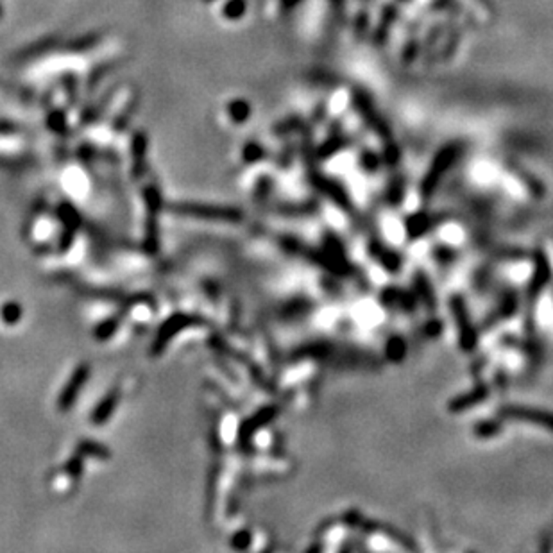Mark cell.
Listing matches in <instances>:
<instances>
[{
	"label": "cell",
	"mask_w": 553,
	"mask_h": 553,
	"mask_svg": "<svg viewBox=\"0 0 553 553\" xmlns=\"http://www.w3.org/2000/svg\"><path fill=\"white\" fill-rule=\"evenodd\" d=\"M500 415L507 421H518V423L530 424V426L553 433V412L523 405H507L501 408Z\"/></svg>",
	"instance_id": "obj_1"
},
{
	"label": "cell",
	"mask_w": 553,
	"mask_h": 553,
	"mask_svg": "<svg viewBox=\"0 0 553 553\" xmlns=\"http://www.w3.org/2000/svg\"><path fill=\"white\" fill-rule=\"evenodd\" d=\"M174 211L192 217H201V219H219V220H240L242 213L235 208H220V206L210 205H192V202H183L176 205Z\"/></svg>",
	"instance_id": "obj_2"
},
{
	"label": "cell",
	"mask_w": 553,
	"mask_h": 553,
	"mask_svg": "<svg viewBox=\"0 0 553 553\" xmlns=\"http://www.w3.org/2000/svg\"><path fill=\"white\" fill-rule=\"evenodd\" d=\"M450 308L451 313H453V319H455L457 331H459L460 346L464 349L473 348L474 342H477V337H474L473 326H471V319H469V313L468 310H466L464 301L460 298H455L451 301Z\"/></svg>",
	"instance_id": "obj_3"
},
{
	"label": "cell",
	"mask_w": 553,
	"mask_h": 553,
	"mask_svg": "<svg viewBox=\"0 0 553 553\" xmlns=\"http://www.w3.org/2000/svg\"><path fill=\"white\" fill-rule=\"evenodd\" d=\"M435 233H437L439 246L444 247V249L457 251L460 246H464L466 228L462 224H455V222L439 224Z\"/></svg>",
	"instance_id": "obj_4"
},
{
	"label": "cell",
	"mask_w": 553,
	"mask_h": 553,
	"mask_svg": "<svg viewBox=\"0 0 553 553\" xmlns=\"http://www.w3.org/2000/svg\"><path fill=\"white\" fill-rule=\"evenodd\" d=\"M88 366L86 364H83V366H79L76 369V373L72 375L70 382L67 384V387L63 388L61 393V397H59V408L61 410H67V408H70L72 405H74V401L77 399V394H79V390L83 388V385L86 384V379H88Z\"/></svg>",
	"instance_id": "obj_5"
},
{
	"label": "cell",
	"mask_w": 553,
	"mask_h": 553,
	"mask_svg": "<svg viewBox=\"0 0 553 553\" xmlns=\"http://www.w3.org/2000/svg\"><path fill=\"white\" fill-rule=\"evenodd\" d=\"M192 322H196V319H194V317L181 315V313H178V315H174L172 319H169V321H167L165 324L161 326L160 333H158L156 344H154V349L163 348V346H165V344L170 340V337H174V335L178 333V331H181L183 328L190 326Z\"/></svg>",
	"instance_id": "obj_6"
},
{
	"label": "cell",
	"mask_w": 553,
	"mask_h": 553,
	"mask_svg": "<svg viewBox=\"0 0 553 553\" xmlns=\"http://www.w3.org/2000/svg\"><path fill=\"white\" fill-rule=\"evenodd\" d=\"M487 394H489V387H486V385H478L474 390H469V393L462 394V396H457L455 399L450 403V412H453V414L466 412L469 406H474L480 401H483V399H487Z\"/></svg>",
	"instance_id": "obj_7"
},
{
	"label": "cell",
	"mask_w": 553,
	"mask_h": 553,
	"mask_svg": "<svg viewBox=\"0 0 553 553\" xmlns=\"http://www.w3.org/2000/svg\"><path fill=\"white\" fill-rule=\"evenodd\" d=\"M59 45L58 38H43V40L36 41V43L29 45L27 49L22 50V54L18 56V61H29V59H36L40 58V56H45L47 52H50V50H54L56 47Z\"/></svg>",
	"instance_id": "obj_8"
},
{
	"label": "cell",
	"mask_w": 553,
	"mask_h": 553,
	"mask_svg": "<svg viewBox=\"0 0 553 553\" xmlns=\"http://www.w3.org/2000/svg\"><path fill=\"white\" fill-rule=\"evenodd\" d=\"M371 537V548L373 550H399V543H397V537L394 534H390L388 530H373L369 532Z\"/></svg>",
	"instance_id": "obj_9"
},
{
	"label": "cell",
	"mask_w": 553,
	"mask_h": 553,
	"mask_svg": "<svg viewBox=\"0 0 553 553\" xmlns=\"http://www.w3.org/2000/svg\"><path fill=\"white\" fill-rule=\"evenodd\" d=\"M98 41H101V36L95 34V32H92V34H85V36H79V38H74V40H70L68 43L63 45L61 49L67 50L68 54H83V52H86V50L94 49Z\"/></svg>",
	"instance_id": "obj_10"
},
{
	"label": "cell",
	"mask_w": 553,
	"mask_h": 553,
	"mask_svg": "<svg viewBox=\"0 0 553 553\" xmlns=\"http://www.w3.org/2000/svg\"><path fill=\"white\" fill-rule=\"evenodd\" d=\"M228 115L235 124H244L251 116V104L246 98H235L228 104Z\"/></svg>",
	"instance_id": "obj_11"
},
{
	"label": "cell",
	"mask_w": 553,
	"mask_h": 553,
	"mask_svg": "<svg viewBox=\"0 0 553 553\" xmlns=\"http://www.w3.org/2000/svg\"><path fill=\"white\" fill-rule=\"evenodd\" d=\"M116 399H118V396H116V393H109L106 397H104L103 401L98 403L97 408H95L94 415H92V421H94V424H103L104 421L112 415V412L115 410L116 406Z\"/></svg>",
	"instance_id": "obj_12"
},
{
	"label": "cell",
	"mask_w": 553,
	"mask_h": 553,
	"mask_svg": "<svg viewBox=\"0 0 553 553\" xmlns=\"http://www.w3.org/2000/svg\"><path fill=\"white\" fill-rule=\"evenodd\" d=\"M116 90H118V86H115V88H112V90H107L103 98H98L94 106H90L88 112L83 115V122L90 124V122H95L97 118H101V115H103L104 109H106L107 104H109V101H112V95L116 94Z\"/></svg>",
	"instance_id": "obj_13"
},
{
	"label": "cell",
	"mask_w": 553,
	"mask_h": 553,
	"mask_svg": "<svg viewBox=\"0 0 553 553\" xmlns=\"http://www.w3.org/2000/svg\"><path fill=\"white\" fill-rule=\"evenodd\" d=\"M147 134L143 131H136L133 136V142H131V149H133V158L136 161V169H140V165H143L145 161V152H147Z\"/></svg>",
	"instance_id": "obj_14"
},
{
	"label": "cell",
	"mask_w": 553,
	"mask_h": 553,
	"mask_svg": "<svg viewBox=\"0 0 553 553\" xmlns=\"http://www.w3.org/2000/svg\"><path fill=\"white\" fill-rule=\"evenodd\" d=\"M116 63L115 61H107V63H103V65H97V67L94 68V70L90 72L88 76V85H86V90L88 92H94L95 88H97L98 85H101V81L104 79V77L109 74V72L115 68Z\"/></svg>",
	"instance_id": "obj_15"
},
{
	"label": "cell",
	"mask_w": 553,
	"mask_h": 553,
	"mask_svg": "<svg viewBox=\"0 0 553 553\" xmlns=\"http://www.w3.org/2000/svg\"><path fill=\"white\" fill-rule=\"evenodd\" d=\"M246 11H247V0H228V2L224 4L222 14L224 18H228L231 22H237V20H240V18L246 14Z\"/></svg>",
	"instance_id": "obj_16"
},
{
	"label": "cell",
	"mask_w": 553,
	"mask_h": 553,
	"mask_svg": "<svg viewBox=\"0 0 553 553\" xmlns=\"http://www.w3.org/2000/svg\"><path fill=\"white\" fill-rule=\"evenodd\" d=\"M47 125H49V129L52 131V133L56 134H63L65 131H67V115H65V112H61V109H54V112L49 113V116H47Z\"/></svg>",
	"instance_id": "obj_17"
},
{
	"label": "cell",
	"mask_w": 553,
	"mask_h": 553,
	"mask_svg": "<svg viewBox=\"0 0 553 553\" xmlns=\"http://www.w3.org/2000/svg\"><path fill=\"white\" fill-rule=\"evenodd\" d=\"M138 97H133V101H129V103L125 104L124 106V112L121 113V115L116 116L115 118V124H113V127H115L116 131H122L125 127V125L129 124V121L133 118L134 112H136V107H138Z\"/></svg>",
	"instance_id": "obj_18"
},
{
	"label": "cell",
	"mask_w": 553,
	"mask_h": 553,
	"mask_svg": "<svg viewBox=\"0 0 553 553\" xmlns=\"http://www.w3.org/2000/svg\"><path fill=\"white\" fill-rule=\"evenodd\" d=\"M0 317H2V321L6 324H17L20 321V317H22V306L18 303H13V301H9L0 310Z\"/></svg>",
	"instance_id": "obj_19"
},
{
	"label": "cell",
	"mask_w": 553,
	"mask_h": 553,
	"mask_svg": "<svg viewBox=\"0 0 553 553\" xmlns=\"http://www.w3.org/2000/svg\"><path fill=\"white\" fill-rule=\"evenodd\" d=\"M501 430V423L498 421V423H492V421H482V423H477V426H474V435L480 439H489L492 437V435H496V433L500 432Z\"/></svg>",
	"instance_id": "obj_20"
},
{
	"label": "cell",
	"mask_w": 553,
	"mask_h": 553,
	"mask_svg": "<svg viewBox=\"0 0 553 553\" xmlns=\"http://www.w3.org/2000/svg\"><path fill=\"white\" fill-rule=\"evenodd\" d=\"M264 154H265L264 147L256 142H247L246 147H244V160H246L247 163H255V161L262 160Z\"/></svg>",
	"instance_id": "obj_21"
},
{
	"label": "cell",
	"mask_w": 553,
	"mask_h": 553,
	"mask_svg": "<svg viewBox=\"0 0 553 553\" xmlns=\"http://www.w3.org/2000/svg\"><path fill=\"white\" fill-rule=\"evenodd\" d=\"M79 451L81 453H85V455L101 457V459H106V457H109V451H107L106 448L101 446V444H95V442H88V441L81 444Z\"/></svg>",
	"instance_id": "obj_22"
},
{
	"label": "cell",
	"mask_w": 553,
	"mask_h": 553,
	"mask_svg": "<svg viewBox=\"0 0 553 553\" xmlns=\"http://www.w3.org/2000/svg\"><path fill=\"white\" fill-rule=\"evenodd\" d=\"M63 86L67 90V97L70 103H76L77 98V77L74 74H65L61 79Z\"/></svg>",
	"instance_id": "obj_23"
},
{
	"label": "cell",
	"mask_w": 553,
	"mask_h": 553,
	"mask_svg": "<svg viewBox=\"0 0 553 553\" xmlns=\"http://www.w3.org/2000/svg\"><path fill=\"white\" fill-rule=\"evenodd\" d=\"M116 319H109V321L103 322V324L98 326L97 331H95V335H97V339L101 340H106L107 337H112L113 333H115V330L118 328V324H116Z\"/></svg>",
	"instance_id": "obj_24"
},
{
	"label": "cell",
	"mask_w": 553,
	"mask_h": 553,
	"mask_svg": "<svg viewBox=\"0 0 553 553\" xmlns=\"http://www.w3.org/2000/svg\"><path fill=\"white\" fill-rule=\"evenodd\" d=\"M543 258H545L546 265H548L550 274H553V240H548V244L545 246V253H543Z\"/></svg>",
	"instance_id": "obj_25"
},
{
	"label": "cell",
	"mask_w": 553,
	"mask_h": 553,
	"mask_svg": "<svg viewBox=\"0 0 553 553\" xmlns=\"http://www.w3.org/2000/svg\"><path fill=\"white\" fill-rule=\"evenodd\" d=\"M249 545V534L247 532H240L235 536V541H233V546L235 548H246Z\"/></svg>",
	"instance_id": "obj_26"
},
{
	"label": "cell",
	"mask_w": 553,
	"mask_h": 553,
	"mask_svg": "<svg viewBox=\"0 0 553 553\" xmlns=\"http://www.w3.org/2000/svg\"><path fill=\"white\" fill-rule=\"evenodd\" d=\"M17 129V125L11 124V122H0V133H13Z\"/></svg>",
	"instance_id": "obj_27"
},
{
	"label": "cell",
	"mask_w": 553,
	"mask_h": 553,
	"mask_svg": "<svg viewBox=\"0 0 553 553\" xmlns=\"http://www.w3.org/2000/svg\"><path fill=\"white\" fill-rule=\"evenodd\" d=\"M299 0H281V6H283V8L285 9H290V8H294L295 4H298Z\"/></svg>",
	"instance_id": "obj_28"
},
{
	"label": "cell",
	"mask_w": 553,
	"mask_h": 553,
	"mask_svg": "<svg viewBox=\"0 0 553 553\" xmlns=\"http://www.w3.org/2000/svg\"><path fill=\"white\" fill-rule=\"evenodd\" d=\"M2 14H4V11H2V2H0V18H2Z\"/></svg>",
	"instance_id": "obj_29"
}]
</instances>
